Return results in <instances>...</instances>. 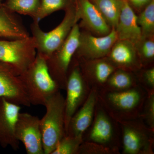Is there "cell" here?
Instances as JSON below:
<instances>
[{"label": "cell", "instance_id": "cell-29", "mask_svg": "<svg viewBox=\"0 0 154 154\" xmlns=\"http://www.w3.org/2000/svg\"><path fill=\"white\" fill-rule=\"evenodd\" d=\"M78 154H116L113 150L99 144L83 141L79 149Z\"/></svg>", "mask_w": 154, "mask_h": 154}, {"label": "cell", "instance_id": "cell-16", "mask_svg": "<svg viewBox=\"0 0 154 154\" xmlns=\"http://www.w3.org/2000/svg\"><path fill=\"white\" fill-rule=\"evenodd\" d=\"M0 98L17 105L30 107L28 96L19 76L0 63Z\"/></svg>", "mask_w": 154, "mask_h": 154}, {"label": "cell", "instance_id": "cell-30", "mask_svg": "<svg viewBox=\"0 0 154 154\" xmlns=\"http://www.w3.org/2000/svg\"><path fill=\"white\" fill-rule=\"evenodd\" d=\"M152 0H126L134 11L141 12Z\"/></svg>", "mask_w": 154, "mask_h": 154}, {"label": "cell", "instance_id": "cell-8", "mask_svg": "<svg viewBox=\"0 0 154 154\" xmlns=\"http://www.w3.org/2000/svg\"><path fill=\"white\" fill-rule=\"evenodd\" d=\"M81 34L76 23L60 47L46 60L50 74L60 90H66L68 72L79 45Z\"/></svg>", "mask_w": 154, "mask_h": 154}, {"label": "cell", "instance_id": "cell-3", "mask_svg": "<svg viewBox=\"0 0 154 154\" xmlns=\"http://www.w3.org/2000/svg\"><path fill=\"white\" fill-rule=\"evenodd\" d=\"M46 113L40 124L44 154H51L66 135L65 126V98L60 91L54 94L44 105Z\"/></svg>", "mask_w": 154, "mask_h": 154}, {"label": "cell", "instance_id": "cell-9", "mask_svg": "<svg viewBox=\"0 0 154 154\" xmlns=\"http://www.w3.org/2000/svg\"><path fill=\"white\" fill-rule=\"evenodd\" d=\"M65 98V126L66 133L71 119L88 98L91 89L83 77L78 60L73 59L68 72Z\"/></svg>", "mask_w": 154, "mask_h": 154}, {"label": "cell", "instance_id": "cell-19", "mask_svg": "<svg viewBox=\"0 0 154 154\" xmlns=\"http://www.w3.org/2000/svg\"><path fill=\"white\" fill-rule=\"evenodd\" d=\"M16 14L3 5L0 7V40L20 39L30 36Z\"/></svg>", "mask_w": 154, "mask_h": 154}, {"label": "cell", "instance_id": "cell-4", "mask_svg": "<svg viewBox=\"0 0 154 154\" xmlns=\"http://www.w3.org/2000/svg\"><path fill=\"white\" fill-rule=\"evenodd\" d=\"M79 20L75 6L65 11L60 24L51 31L42 30L39 22L33 21L30 25L32 37L36 43L37 54L47 60L63 43L73 27Z\"/></svg>", "mask_w": 154, "mask_h": 154}, {"label": "cell", "instance_id": "cell-17", "mask_svg": "<svg viewBox=\"0 0 154 154\" xmlns=\"http://www.w3.org/2000/svg\"><path fill=\"white\" fill-rule=\"evenodd\" d=\"M76 9L82 24L99 36L107 35L111 31V27L91 0H76Z\"/></svg>", "mask_w": 154, "mask_h": 154}, {"label": "cell", "instance_id": "cell-14", "mask_svg": "<svg viewBox=\"0 0 154 154\" xmlns=\"http://www.w3.org/2000/svg\"><path fill=\"white\" fill-rule=\"evenodd\" d=\"M135 45L129 41L118 39L107 57L117 69L137 72L143 68Z\"/></svg>", "mask_w": 154, "mask_h": 154}, {"label": "cell", "instance_id": "cell-7", "mask_svg": "<svg viewBox=\"0 0 154 154\" xmlns=\"http://www.w3.org/2000/svg\"><path fill=\"white\" fill-rule=\"evenodd\" d=\"M123 154H154V130L140 118L119 120Z\"/></svg>", "mask_w": 154, "mask_h": 154}, {"label": "cell", "instance_id": "cell-5", "mask_svg": "<svg viewBox=\"0 0 154 154\" xmlns=\"http://www.w3.org/2000/svg\"><path fill=\"white\" fill-rule=\"evenodd\" d=\"M36 54V43L32 36L0 40V63L18 76L28 69Z\"/></svg>", "mask_w": 154, "mask_h": 154}, {"label": "cell", "instance_id": "cell-18", "mask_svg": "<svg viewBox=\"0 0 154 154\" xmlns=\"http://www.w3.org/2000/svg\"><path fill=\"white\" fill-rule=\"evenodd\" d=\"M115 29L118 39L131 42L136 47L143 39L137 23V16L126 0H122L121 12Z\"/></svg>", "mask_w": 154, "mask_h": 154}, {"label": "cell", "instance_id": "cell-2", "mask_svg": "<svg viewBox=\"0 0 154 154\" xmlns=\"http://www.w3.org/2000/svg\"><path fill=\"white\" fill-rule=\"evenodd\" d=\"M19 77L31 105L44 106L48 99L60 90L50 74L46 60L38 54Z\"/></svg>", "mask_w": 154, "mask_h": 154}, {"label": "cell", "instance_id": "cell-25", "mask_svg": "<svg viewBox=\"0 0 154 154\" xmlns=\"http://www.w3.org/2000/svg\"><path fill=\"white\" fill-rule=\"evenodd\" d=\"M83 139L66 135L51 154H78Z\"/></svg>", "mask_w": 154, "mask_h": 154}, {"label": "cell", "instance_id": "cell-6", "mask_svg": "<svg viewBox=\"0 0 154 154\" xmlns=\"http://www.w3.org/2000/svg\"><path fill=\"white\" fill-rule=\"evenodd\" d=\"M83 141L105 146L113 150L116 154L121 152V131L118 122L98 102L96 105L94 120L84 134Z\"/></svg>", "mask_w": 154, "mask_h": 154}, {"label": "cell", "instance_id": "cell-26", "mask_svg": "<svg viewBox=\"0 0 154 154\" xmlns=\"http://www.w3.org/2000/svg\"><path fill=\"white\" fill-rule=\"evenodd\" d=\"M149 38H143L136 46H139L140 50H137L143 67L150 64L154 60V42L153 39Z\"/></svg>", "mask_w": 154, "mask_h": 154}, {"label": "cell", "instance_id": "cell-31", "mask_svg": "<svg viewBox=\"0 0 154 154\" xmlns=\"http://www.w3.org/2000/svg\"><path fill=\"white\" fill-rule=\"evenodd\" d=\"M3 0H0V7H1L3 5Z\"/></svg>", "mask_w": 154, "mask_h": 154}, {"label": "cell", "instance_id": "cell-27", "mask_svg": "<svg viewBox=\"0 0 154 154\" xmlns=\"http://www.w3.org/2000/svg\"><path fill=\"white\" fill-rule=\"evenodd\" d=\"M139 118L154 130V93L147 94Z\"/></svg>", "mask_w": 154, "mask_h": 154}, {"label": "cell", "instance_id": "cell-28", "mask_svg": "<svg viewBox=\"0 0 154 154\" xmlns=\"http://www.w3.org/2000/svg\"><path fill=\"white\" fill-rule=\"evenodd\" d=\"M138 84L147 94L154 93V67L144 69L139 75H136Z\"/></svg>", "mask_w": 154, "mask_h": 154}, {"label": "cell", "instance_id": "cell-24", "mask_svg": "<svg viewBox=\"0 0 154 154\" xmlns=\"http://www.w3.org/2000/svg\"><path fill=\"white\" fill-rule=\"evenodd\" d=\"M137 23L140 27L143 38H149L153 36L154 0H152L137 16Z\"/></svg>", "mask_w": 154, "mask_h": 154}, {"label": "cell", "instance_id": "cell-12", "mask_svg": "<svg viewBox=\"0 0 154 154\" xmlns=\"http://www.w3.org/2000/svg\"><path fill=\"white\" fill-rule=\"evenodd\" d=\"M21 109L20 105L0 98V145L4 148L8 146L15 150L19 148L15 130Z\"/></svg>", "mask_w": 154, "mask_h": 154}, {"label": "cell", "instance_id": "cell-20", "mask_svg": "<svg viewBox=\"0 0 154 154\" xmlns=\"http://www.w3.org/2000/svg\"><path fill=\"white\" fill-rule=\"evenodd\" d=\"M138 85L136 77L134 72L116 69L110 75L101 90L119 92L129 90Z\"/></svg>", "mask_w": 154, "mask_h": 154}, {"label": "cell", "instance_id": "cell-1", "mask_svg": "<svg viewBox=\"0 0 154 154\" xmlns=\"http://www.w3.org/2000/svg\"><path fill=\"white\" fill-rule=\"evenodd\" d=\"M146 92L138 85L119 92L98 91V102L116 122L139 118Z\"/></svg>", "mask_w": 154, "mask_h": 154}, {"label": "cell", "instance_id": "cell-13", "mask_svg": "<svg viewBox=\"0 0 154 154\" xmlns=\"http://www.w3.org/2000/svg\"><path fill=\"white\" fill-rule=\"evenodd\" d=\"M77 60L88 86L98 91L103 89L110 75L117 69L107 57Z\"/></svg>", "mask_w": 154, "mask_h": 154}, {"label": "cell", "instance_id": "cell-11", "mask_svg": "<svg viewBox=\"0 0 154 154\" xmlns=\"http://www.w3.org/2000/svg\"><path fill=\"white\" fill-rule=\"evenodd\" d=\"M118 40L114 28L105 36H96L81 32L79 45L75 55L77 59H97L107 57Z\"/></svg>", "mask_w": 154, "mask_h": 154}, {"label": "cell", "instance_id": "cell-15", "mask_svg": "<svg viewBox=\"0 0 154 154\" xmlns=\"http://www.w3.org/2000/svg\"><path fill=\"white\" fill-rule=\"evenodd\" d=\"M98 91L91 89L88 98L71 119L66 135L83 139L84 134L94 120L96 104L98 102Z\"/></svg>", "mask_w": 154, "mask_h": 154}, {"label": "cell", "instance_id": "cell-22", "mask_svg": "<svg viewBox=\"0 0 154 154\" xmlns=\"http://www.w3.org/2000/svg\"><path fill=\"white\" fill-rule=\"evenodd\" d=\"M75 4L76 0H40L38 12L33 21L39 22L53 13L61 10L66 11Z\"/></svg>", "mask_w": 154, "mask_h": 154}, {"label": "cell", "instance_id": "cell-23", "mask_svg": "<svg viewBox=\"0 0 154 154\" xmlns=\"http://www.w3.org/2000/svg\"><path fill=\"white\" fill-rule=\"evenodd\" d=\"M40 0H6L3 5L15 14L29 16L33 20L36 18Z\"/></svg>", "mask_w": 154, "mask_h": 154}, {"label": "cell", "instance_id": "cell-10", "mask_svg": "<svg viewBox=\"0 0 154 154\" xmlns=\"http://www.w3.org/2000/svg\"><path fill=\"white\" fill-rule=\"evenodd\" d=\"M40 120L30 113H19L15 134L28 154H44Z\"/></svg>", "mask_w": 154, "mask_h": 154}, {"label": "cell", "instance_id": "cell-21", "mask_svg": "<svg viewBox=\"0 0 154 154\" xmlns=\"http://www.w3.org/2000/svg\"><path fill=\"white\" fill-rule=\"evenodd\" d=\"M100 11L108 25L115 28L121 12L122 0H91Z\"/></svg>", "mask_w": 154, "mask_h": 154}]
</instances>
